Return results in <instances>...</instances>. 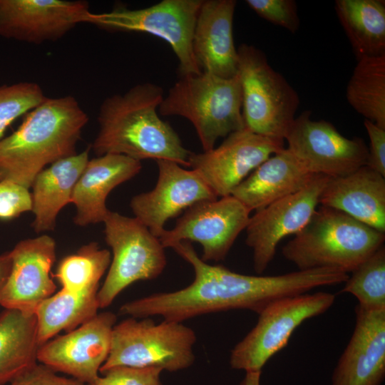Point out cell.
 <instances>
[{
    "label": "cell",
    "mask_w": 385,
    "mask_h": 385,
    "mask_svg": "<svg viewBox=\"0 0 385 385\" xmlns=\"http://www.w3.org/2000/svg\"><path fill=\"white\" fill-rule=\"evenodd\" d=\"M130 317L115 324L108 359L100 373L115 366L156 367L177 371L190 366L196 335L183 322Z\"/></svg>",
    "instance_id": "52a82bcc"
},
{
    "label": "cell",
    "mask_w": 385,
    "mask_h": 385,
    "mask_svg": "<svg viewBox=\"0 0 385 385\" xmlns=\"http://www.w3.org/2000/svg\"><path fill=\"white\" fill-rule=\"evenodd\" d=\"M171 248L193 267V282L177 291L128 302L120 307V314L139 319L160 316L165 320L183 322L202 314L232 309L260 314L278 299L339 284L346 279L345 273L334 268L298 270L274 276L242 274L204 262L190 242H179Z\"/></svg>",
    "instance_id": "6da1fadb"
},
{
    "label": "cell",
    "mask_w": 385,
    "mask_h": 385,
    "mask_svg": "<svg viewBox=\"0 0 385 385\" xmlns=\"http://www.w3.org/2000/svg\"><path fill=\"white\" fill-rule=\"evenodd\" d=\"M246 4L259 16L291 33L297 31L299 18L294 0H246Z\"/></svg>",
    "instance_id": "1f68e13d"
},
{
    "label": "cell",
    "mask_w": 385,
    "mask_h": 385,
    "mask_svg": "<svg viewBox=\"0 0 385 385\" xmlns=\"http://www.w3.org/2000/svg\"><path fill=\"white\" fill-rule=\"evenodd\" d=\"M384 240L385 233L320 205L282 252L299 270L334 268L349 273L382 247Z\"/></svg>",
    "instance_id": "277c9868"
},
{
    "label": "cell",
    "mask_w": 385,
    "mask_h": 385,
    "mask_svg": "<svg viewBox=\"0 0 385 385\" xmlns=\"http://www.w3.org/2000/svg\"><path fill=\"white\" fill-rule=\"evenodd\" d=\"M141 168L140 161L120 154H104L89 160L71 195V202L76 211L75 224L83 227L103 222L110 211L106 204L108 194Z\"/></svg>",
    "instance_id": "44dd1931"
},
{
    "label": "cell",
    "mask_w": 385,
    "mask_h": 385,
    "mask_svg": "<svg viewBox=\"0 0 385 385\" xmlns=\"http://www.w3.org/2000/svg\"><path fill=\"white\" fill-rule=\"evenodd\" d=\"M103 223L105 240L113 258L97 294L100 308L108 307L133 282L157 278L167 264L165 248L159 238L135 217L110 210Z\"/></svg>",
    "instance_id": "ba28073f"
},
{
    "label": "cell",
    "mask_w": 385,
    "mask_h": 385,
    "mask_svg": "<svg viewBox=\"0 0 385 385\" xmlns=\"http://www.w3.org/2000/svg\"><path fill=\"white\" fill-rule=\"evenodd\" d=\"M156 162L158 177L154 188L134 196L130 206L135 217L159 238L169 219L197 202L218 197L195 170L172 160Z\"/></svg>",
    "instance_id": "e0dca14e"
},
{
    "label": "cell",
    "mask_w": 385,
    "mask_h": 385,
    "mask_svg": "<svg viewBox=\"0 0 385 385\" xmlns=\"http://www.w3.org/2000/svg\"><path fill=\"white\" fill-rule=\"evenodd\" d=\"M315 175L284 148L254 170L231 195L250 212L257 211L303 189Z\"/></svg>",
    "instance_id": "603a6c76"
},
{
    "label": "cell",
    "mask_w": 385,
    "mask_h": 385,
    "mask_svg": "<svg viewBox=\"0 0 385 385\" xmlns=\"http://www.w3.org/2000/svg\"><path fill=\"white\" fill-rule=\"evenodd\" d=\"M335 295L325 292L289 296L273 301L258 314L255 326L232 349V369L262 371L267 361L287 344L305 320L327 312Z\"/></svg>",
    "instance_id": "30bf717a"
},
{
    "label": "cell",
    "mask_w": 385,
    "mask_h": 385,
    "mask_svg": "<svg viewBox=\"0 0 385 385\" xmlns=\"http://www.w3.org/2000/svg\"><path fill=\"white\" fill-rule=\"evenodd\" d=\"M245 373V376L240 385H260L262 371H249Z\"/></svg>",
    "instance_id": "74e56055"
},
{
    "label": "cell",
    "mask_w": 385,
    "mask_h": 385,
    "mask_svg": "<svg viewBox=\"0 0 385 385\" xmlns=\"http://www.w3.org/2000/svg\"><path fill=\"white\" fill-rule=\"evenodd\" d=\"M284 140L289 152L314 175L341 177L367 163L368 146L362 138H347L332 123L312 120L310 111L294 118Z\"/></svg>",
    "instance_id": "8fae6325"
},
{
    "label": "cell",
    "mask_w": 385,
    "mask_h": 385,
    "mask_svg": "<svg viewBox=\"0 0 385 385\" xmlns=\"http://www.w3.org/2000/svg\"><path fill=\"white\" fill-rule=\"evenodd\" d=\"M329 178L316 175L303 189L257 210L250 217L245 242L252 250L254 270L257 274L268 267L279 242L297 234L309 222Z\"/></svg>",
    "instance_id": "4fadbf2b"
},
{
    "label": "cell",
    "mask_w": 385,
    "mask_h": 385,
    "mask_svg": "<svg viewBox=\"0 0 385 385\" xmlns=\"http://www.w3.org/2000/svg\"><path fill=\"white\" fill-rule=\"evenodd\" d=\"M352 335L334 370L332 385H381L385 377V309L356 305Z\"/></svg>",
    "instance_id": "d6986e66"
},
{
    "label": "cell",
    "mask_w": 385,
    "mask_h": 385,
    "mask_svg": "<svg viewBox=\"0 0 385 385\" xmlns=\"http://www.w3.org/2000/svg\"><path fill=\"white\" fill-rule=\"evenodd\" d=\"M98 289L75 292L61 289L41 302L35 314L40 346L63 330L68 332L97 314Z\"/></svg>",
    "instance_id": "4316f807"
},
{
    "label": "cell",
    "mask_w": 385,
    "mask_h": 385,
    "mask_svg": "<svg viewBox=\"0 0 385 385\" xmlns=\"http://www.w3.org/2000/svg\"><path fill=\"white\" fill-rule=\"evenodd\" d=\"M11 385H88L73 378L58 376L43 364H35L14 379Z\"/></svg>",
    "instance_id": "e575fe53"
},
{
    "label": "cell",
    "mask_w": 385,
    "mask_h": 385,
    "mask_svg": "<svg viewBox=\"0 0 385 385\" xmlns=\"http://www.w3.org/2000/svg\"><path fill=\"white\" fill-rule=\"evenodd\" d=\"M163 98L162 88L152 83L106 98L100 106L99 129L91 145L95 154H120L139 161L168 160L190 167L192 152L158 113Z\"/></svg>",
    "instance_id": "7a4b0ae2"
},
{
    "label": "cell",
    "mask_w": 385,
    "mask_h": 385,
    "mask_svg": "<svg viewBox=\"0 0 385 385\" xmlns=\"http://www.w3.org/2000/svg\"><path fill=\"white\" fill-rule=\"evenodd\" d=\"M46 98L41 87L34 82L0 86V140L16 119L28 113Z\"/></svg>",
    "instance_id": "4dcf8cb0"
},
{
    "label": "cell",
    "mask_w": 385,
    "mask_h": 385,
    "mask_svg": "<svg viewBox=\"0 0 385 385\" xmlns=\"http://www.w3.org/2000/svg\"><path fill=\"white\" fill-rule=\"evenodd\" d=\"M111 261L108 250L101 249L96 242H91L80 248L76 254L63 258L55 276L62 289L68 291L98 289L99 281Z\"/></svg>",
    "instance_id": "f1b7e54d"
},
{
    "label": "cell",
    "mask_w": 385,
    "mask_h": 385,
    "mask_svg": "<svg viewBox=\"0 0 385 385\" xmlns=\"http://www.w3.org/2000/svg\"><path fill=\"white\" fill-rule=\"evenodd\" d=\"M115 322L112 312L97 314L66 334L42 344L37 361L89 385L100 376L108 357Z\"/></svg>",
    "instance_id": "9a60e30c"
},
{
    "label": "cell",
    "mask_w": 385,
    "mask_h": 385,
    "mask_svg": "<svg viewBox=\"0 0 385 385\" xmlns=\"http://www.w3.org/2000/svg\"><path fill=\"white\" fill-rule=\"evenodd\" d=\"M92 12L82 0H0V36L29 43L55 41Z\"/></svg>",
    "instance_id": "2e32d148"
},
{
    "label": "cell",
    "mask_w": 385,
    "mask_h": 385,
    "mask_svg": "<svg viewBox=\"0 0 385 385\" xmlns=\"http://www.w3.org/2000/svg\"><path fill=\"white\" fill-rule=\"evenodd\" d=\"M235 0H202L192 36V51L201 71L222 78L237 75L233 37Z\"/></svg>",
    "instance_id": "ffe728a7"
},
{
    "label": "cell",
    "mask_w": 385,
    "mask_h": 385,
    "mask_svg": "<svg viewBox=\"0 0 385 385\" xmlns=\"http://www.w3.org/2000/svg\"><path fill=\"white\" fill-rule=\"evenodd\" d=\"M364 125L369 139L366 165L385 177V128L366 119Z\"/></svg>",
    "instance_id": "d590c367"
},
{
    "label": "cell",
    "mask_w": 385,
    "mask_h": 385,
    "mask_svg": "<svg viewBox=\"0 0 385 385\" xmlns=\"http://www.w3.org/2000/svg\"><path fill=\"white\" fill-rule=\"evenodd\" d=\"M237 55L245 127L256 134L284 140L296 118L299 105L298 93L270 66L260 49L242 43Z\"/></svg>",
    "instance_id": "8992f818"
},
{
    "label": "cell",
    "mask_w": 385,
    "mask_h": 385,
    "mask_svg": "<svg viewBox=\"0 0 385 385\" xmlns=\"http://www.w3.org/2000/svg\"><path fill=\"white\" fill-rule=\"evenodd\" d=\"M40 345L35 313L6 309L0 314V385L36 364Z\"/></svg>",
    "instance_id": "d4e9b609"
},
{
    "label": "cell",
    "mask_w": 385,
    "mask_h": 385,
    "mask_svg": "<svg viewBox=\"0 0 385 385\" xmlns=\"http://www.w3.org/2000/svg\"><path fill=\"white\" fill-rule=\"evenodd\" d=\"M319 204L385 233V177L367 165L344 176L329 178Z\"/></svg>",
    "instance_id": "7402d4cb"
},
{
    "label": "cell",
    "mask_w": 385,
    "mask_h": 385,
    "mask_svg": "<svg viewBox=\"0 0 385 385\" xmlns=\"http://www.w3.org/2000/svg\"><path fill=\"white\" fill-rule=\"evenodd\" d=\"M334 9L357 60L385 55L384 0H337Z\"/></svg>",
    "instance_id": "484cf974"
},
{
    "label": "cell",
    "mask_w": 385,
    "mask_h": 385,
    "mask_svg": "<svg viewBox=\"0 0 385 385\" xmlns=\"http://www.w3.org/2000/svg\"><path fill=\"white\" fill-rule=\"evenodd\" d=\"M31 210L29 189L11 182H0V220H12Z\"/></svg>",
    "instance_id": "836d02e7"
},
{
    "label": "cell",
    "mask_w": 385,
    "mask_h": 385,
    "mask_svg": "<svg viewBox=\"0 0 385 385\" xmlns=\"http://www.w3.org/2000/svg\"><path fill=\"white\" fill-rule=\"evenodd\" d=\"M161 369L115 366L102 373L89 385H163Z\"/></svg>",
    "instance_id": "d6a6232c"
},
{
    "label": "cell",
    "mask_w": 385,
    "mask_h": 385,
    "mask_svg": "<svg viewBox=\"0 0 385 385\" xmlns=\"http://www.w3.org/2000/svg\"><path fill=\"white\" fill-rule=\"evenodd\" d=\"M89 150L58 160L43 169L31 185L32 227L36 232L53 230L61 210L71 202L73 188L85 168Z\"/></svg>",
    "instance_id": "cb8c5ba5"
},
{
    "label": "cell",
    "mask_w": 385,
    "mask_h": 385,
    "mask_svg": "<svg viewBox=\"0 0 385 385\" xmlns=\"http://www.w3.org/2000/svg\"><path fill=\"white\" fill-rule=\"evenodd\" d=\"M250 211L232 195L197 202L185 210L175 227L159 240L165 248L182 241L197 242L204 262L224 260L245 230Z\"/></svg>",
    "instance_id": "7c38bea8"
},
{
    "label": "cell",
    "mask_w": 385,
    "mask_h": 385,
    "mask_svg": "<svg viewBox=\"0 0 385 385\" xmlns=\"http://www.w3.org/2000/svg\"><path fill=\"white\" fill-rule=\"evenodd\" d=\"M202 0H163L148 7L130 9L118 6L91 13L87 24L110 31L147 33L162 38L179 61L181 76L202 72L192 51V36Z\"/></svg>",
    "instance_id": "9c48e42d"
},
{
    "label": "cell",
    "mask_w": 385,
    "mask_h": 385,
    "mask_svg": "<svg viewBox=\"0 0 385 385\" xmlns=\"http://www.w3.org/2000/svg\"><path fill=\"white\" fill-rule=\"evenodd\" d=\"M88 116L71 96L46 98L0 140V182L29 189L48 164L76 154Z\"/></svg>",
    "instance_id": "3957f363"
},
{
    "label": "cell",
    "mask_w": 385,
    "mask_h": 385,
    "mask_svg": "<svg viewBox=\"0 0 385 385\" xmlns=\"http://www.w3.org/2000/svg\"><path fill=\"white\" fill-rule=\"evenodd\" d=\"M346 98L364 119L385 128V55L357 60Z\"/></svg>",
    "instance_id": "83f0119b"
},
{
    "label": "cell",
    "mask_w": 385,
    "mask_h": 385,
    "mask_svg": "<svg viewBox=\"0 0 385 385\" xmlns=\"http://www.w3.org/2000/svg\"><path fill=\"white\" fill-rule=\"evenodd\" d=\"M10 253L11 269L0 295V305L35 313L39 304L56 289L51 277L56 242L51 237L43 235L20 241Z\"/></svg>",
    "instance_id": "ac0fdd59"
},
{
    "label": "cell",
    "mask_w": 385,
    "mask_h": 385,
    "mask_svg": "<svg viewBox=\"0 0 385 385\" xmlns=\"http://www.w3.org/2000/svg\"><path fill=\"white\" fill-rule=\"evenodd\" d=\"M238 74L222 78L202 71L182 77L169 89L158 107L164 116L178 115L194 126L203 151L216 141L245 127Z\"/></svg>",
    "instance_id": "5b68a950"
},
{
    "label": "cell",
    "mask_w": 385,
    "mask_h": 385,
    "mask_svg": "<svg viewBox=\"0 0 385 385\" xmlns=\"http://www.w3.org/2000/svg\"><path fill=\"white\" fill-rule=\"evenodd\" d=\"M341 292L349 293L358 305L371 309H385V247H381L352 272Z\"/></svg>",
    "instance_id": "f546056e"
},
{
    "label": "cell",
    "mask_w": 385,
    "mask_h": 385,
    "mask_svg": "<svg viewBox=\"0 0 385 385\" xmlns=\"http://www.w3.org/2000/svg\"><path fill=\"white\" fill-rule=\"evenodd\" d=\"M11 265L10 252L0 255V295L9 278Z\"/></svg>",
    "instance_id": "8d00e7d4"
},
{
    "label": "cell",
    "mask_w": 385,
    "mask_h": 385,
    "mask_svg": "<svg viewBox=\"0 0 385 385\" xmlns=\"http://www.w3.org/2000/svg\"><path fill=\"white\" fill-rule=\"evenodd\" d=\"M284 148V140L256 134L244 128L228 135L217 147L192 153L189 165L217 197L234 189L260 164Z\"/></svg>",
    "instance_id": "5bb4252c"
}]
</instances>
